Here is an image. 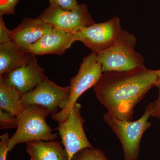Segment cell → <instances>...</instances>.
Listing matches in <instances>:
<instances>
[{
	"label": "cell",
	"mask_w": 160,
	"mask_h": 160,
	"mask_svg": "<svg viewBox=\"0 0 160 160\" xmlns=\"http://www.w3.org/2000/svg\"><path fill=\"white\" fill-rule=\"evenodd\" d=\"M156 70L146 67L125 72H103L94 87L96 97L108 112L132 121L135 106L158 81Z\"/></svg>",
	"instance_id": "6da1fadb"
},
{
	"label": "cell",
	"mask_w": 160,
	"mask_h": 160,
	"mask_svg": "<svg viewBox=\"0 0 160 160\" xmlns=\"http://www.w3.org/2000/svg\"><path fill=\"white\" fill-rule=\"evenodd\" d=\"M51 112L43 106L29 105L17 117L18 127L14 134L10 138L8 151L22 143L38 141H54L58 138L57 133L46 123L47 116Z\"/></svg>",
	"instance_id": "7a4b0ae2"
},
{
	"label": "cell",
	"mask_w": 160,
	"mask_h": 160,
	"mask_svg": "<svg viewBox=\"0 0 160 160\" xmlns=\"http://www.w3.org/2000/svg\"><path fill=\"white\" fill-rule=\"evenodd\" d=\"M136 42L133 34L124 30L113 46L97 53L103 72L128 71L145 67L144 58L135 49Z\"/></svg>",
	"instance_id": "3957f363"
},
{
	"label": "cell",
	"mask_w": 160,
	"mask_h": 160,
	"mask_svg": "<svg viewBox=\"0 0 160 160\" xmlns=\"http://www.w3.org/2000/svg\"><path fill=\"white\" fill-rule=\"evenodd\" d=\"M150 116L148 106L143 115L133 122L119 119L108 112L104 114V121L121 142L125 160H137L138 158L142 137L151 126V123L148 122Z\"/></svg>",
	"instance_id": "277c9868"
},
{
	"label": "cell",
	"mask_w": 160,
	"mask_h": 160,
	"mask_svg": "<svg viewBox=\"0 0 160 160\" xmlns=\"http://www.w3.org/2000/svg\"><path fill=\"white\" fill-rule=\"evenodd\" d=\"M102 73L97 53L92 52L84 58L77 74L70 79V92L68 105L63 110L52 115V119L58 122L66 120L78 98L86 90L95 86Z\"/></svg>",
	"instance_id": "5b68a950"
},
{
	"label": "cell",
	"mask_w": 160,
	"mask_h": 160,
	"mask_svg": "<svg viewBox=\"0 0 160 160\" xmlns=\"http://www.w3.org/2000/svg\"><path fill=\"white\" fill-rule=\"evenodd\" d=\"M38 18L53 29L73 33L96 23L85 4L78 5L72 10L49 5Z\"/></svg>",
	"instance_id": "8992f818"
},
{
	"label": "cell",
	"mask_w": 160,
	"mask_h": 160,
	"mask_svg": "<svg viewBox=\"0 0 160 160\" xmlns=\"http://www.w3.org/2000/svg\"><path fill=\"white\" fill-rule=\"evenodd\" d=\"M70 92V86H58L45 75L36 88L22 93V104L24 108L31 105L42 106L55 114L58 108L63 110L68 105Z\"/></svg>",
	"instance_id": "52a82bcc"
},
{
	"label": "cell",
	"mask_w": 160,
	"mask_h": 160,
	"mask_svg": "<svg viewBox=\"0 0 160 160\" xmlns=\"http://www.w3.org/2000/svg\"><path fill=\"white\" fill-rule=\"evenodd\" d=\"M123 31L119 18L115 17L104 22L95 23L78 32L75 33V39L98 54L113 46Z\"/></svg>",
	"instance_id": "ba28073f"
},
{
	"label": "cell",
	"mask_w": 160,
	"mask_h": 160,
	"mask_svg": "<svg viewBox=\"0 0 160 160\" xmlns=\"http://www.w3.org/2000/svg\"><path fill=\"white\" fill-rule=\"evenodd\" d=\"M81 104L76 103L66 120L59 122L56 129L58 132L69 160H72L74 155L82 149L93 148L83 128L85 121L81 116Z\"/></svg>",
	"instance_id": "9c48e42d"
},
{
	"label": "cell",
	"mask_w": 160,
	"mask_h": 160,
	"mask_svg": "<svg viewBox=\"0 0 160 160\" xmlns=\"http://www.w3.org/2000/svg\"><path fill=\"white\" fill-rule=\"evenodd\" d=\"M44 69L31 54L28 62L18 69L0 76V81L14 87L22 93L31 91L45 77Z\"/></svg>",
	"instance_id": "30bf717a"
},
{
	"label": "cell",
	"mask_w": 160,
	"mask_h": 160,
	"mask_svg": "<svg viewBox=\"0 0 160 160\" xmlns=\"http://www.w3.org/2000/svg\"><path fill=\"white\" fill-rule=\"evenodd\" d=\"M53 29L38 18H25L11 30L10 39L21 51L29 53L30 47Z\"/></svg>",
	"instance_id": "8fae6325"
},
{
	"label": "cell",
	"mask_w": 160,
	"mask_h": 160,
	"mask_svg": "<svg viewBox=\"0 0 160 160\" xmlns=\"http://www.w3.org/2000/svg\"><path fill=\"white\" fill-rule=\"evenodd\" d=\"M75 33L53 29L46 33L29 49L32 55H62L75 42Z\"/></svg>",
	"instance_id": "7c38bea8"
},
{
	"label": "cell",
	"mask_w": 160,
	"mask_h": 160,
	"mask_svg": "<svg viewBox=\"0 0 160 160\" xmlns=\"http://www.w3.org/2000/svg\"><path fill=\"white\" fill-rule=\"evenodd\" d=\"M30 160H69L65 148L58 141H38L26 143Z\"/></svg>",
	"instance_id": "4fadbf2b"
},
{
	"label": "cell",
	"mask_w": 160,
	"mask_h": 160,
	"mask_svg": "<svg viewBox=\"0 0 160 160\" xmlns=\"http://www.w3.org/2000/svg\"><path fill=\"white\" fill-rule=\"evenodd\" d=\"M31 54L23 52L12 41L0 44V76L28 62Z\"/></svg>",
	"instance_id": "5bb4252c"
},
{
	"label": "cell",
	"mask_w": 160,
	"mask_h": 160,
	"mask_svg": "<svg viewBox=\"0 0 160 160\" xmlns=\"http://www.w3.org/2000/svg\"><path fill=\"white\" fill-rule=\"evenodd\" d=\"M22 93L14 87L0 81V108L17 117L25 108L22 104Z\"/></svg>",
	"instance_id": "9a60e30c"
},
{
	"label": "cell",
	"mask_w": 160,
	"mask_h": 160,
	"mask_svg": "<svg viewBox=\"0 0 160 160\" xmlns=\"http://www.w3.org/2000/svg\"><path fill=\"white\" fill-rule=\"evenodd\" d=\"M72 160H108L102 150L92 148H85L78 152Z\"/></svg>",
	"instance_id": "2e32d148"
},
{
	"label": "cell",
	"mask_w": 160,
	"mask_h": 160,
	"mask_svg": "<svg viewBox=\"0 0 160 160\" xmlns=\"http://www.w3.org/2000/svg\"><path fill=\"white\" fill-rule=\"evenodd\" d=\"M14 117L7 112H5L2 109H0V129L17 128V119Z\"/></svg>",
	"instance_id": "e0dca14e"
},
{
	"label": "cell",
	"mask_w": 160,
	"mask_h": 160,
	"mask_svg": "<svg viewBox=\"0 0 160 160\" xmlns=\"http://www.w3.org/2000/svg\"><path fill=\"white\" fill-rule=\"evenodd\" d=\"M20 0H0V16L13 14Z\"/></svg>",
	"instance_id": "ac0fdd59"
},
{
	"label": "cell",
	"mask_w": 160,
	"mask_h": 160,
	"mask_svg": "<svg viewBox=\"0 0 160 160\" xmlns=\"http://www.w3.org/2000/svg\"><path fill=\"white\" fill-rule=\"evenodd\" d=\"M49 5L65 10H72L78 6L77 0H49Z\"/></svg>",
	"instance_id": "d6986e66"
},
{
	"label": "cell",
	"mask_w": 160,
	"mask_h": 160,
	"mask_svg": "<svg viewBox=\"0 0 160 160\" xmlns=\"http://www.w3.org/2000/svg\"><path fill=\"white\" fill-rule=\"evenodd\" d=\"M0 160H6L8 144L10 138L8 133H4L0 136Z\"/></svg>",
	"instance_id": "ffe728a7"
},
{
	"label": "cell",
	"mask_w": 160,
	"mask_h": 160,
	"mask_svg": "<svg viewBox=\"0 0 160 160\" xmlns=\"http://www.w3.org/2000/svg\"><path fill=\"white\" fill-rule=\"evenodd\" d=\"M11 30L6 27L3 16H0V44L11 41L10 35Z\"/></svg>",
	"instance_id": "44dd1931"
},
{
	"label": "cell",
	"mask_w": 160,
	"mask_h": 160,
	"mask_svg": "<svg viewBox=\"0 0 160 160\" xmlns=\"http://www.w3.org/2000/svg\"><path fill=\"white\" fill-rule=\"evenodd\" d=\"M150 109L151 116L160 120V91L157 99L148 106Z\"/></svg>",
	"instance_id": "7402d4cb"
},
{
	"label": "cell",
	"mask_w": 160,
	"mask_h": 160,
	"mask_svg": "<svg viewBox=\"0 0 160 160\" xmlns=\"http://www.w3.org/2000/svg\"><path fill=\"white\" fill-rule=\"evenodd\" d=\"M156 71L157 74L158 75V82L155 86L157 87L159 90V91H160V69H158V70H156Z\"/></svg>",
	"instance_id": "603a6c76"
}]
</instances>
